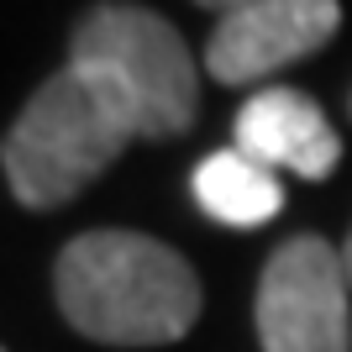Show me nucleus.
Instances as JSON below:
<instances>
[{"label":"nucleus","mask_w":352,"mask_h":352,"mask_svg":"<svg viewBox=\"0 0 352 352\" xmlns=\"http://www.w3.org/2000/svg\"><path fill=\"white\" fill-rule=\"evenodd\" d=\"M195 200L221 226H263L284 210V184L242 147H221L195 168Z\"/></svg>","instance_id":"obj_7"},{"label":"nucleus","mask_w":352,"mask_h":352,"mask_svg":"<svg viewBox=\"0 0 352 352\" xmlns=\"http://www.w3.org/2000/svg\"><path fill=\"white\" fill-rule=\"evenodd\" d=\"M74 69L95 74L132 116L137 137L190 132L200 105V69L190 47L158 11L132 0H105L74 27Z\"/></svg>","instance_id":"obj_3"},{"label":"nucleus","mask_w":352,"mask_h":352,"mask_svg":"<svg viewBox=\"0 0 352 352\" xmlns=\"http://www.w3.org/2000/svg\"><path fill=\"white\" fill-rule=\"evenodd\" d=\"M263 352H352V284L326 236H289L258 279Z\"/></svg>","instance_id":"obj_4"},{"label":"nucleus","mask_w":352,"mask_h":352,"mask_svg":"<svg viewBox=\"0 0 352 352\" xmlns=\"http://www.w3.org/2000/svg\"><path fill=\"white\" fill-rule=\"evenodd\" d=\"M342 27L337 0H248L216 21L206 69L216 85H258L268 74L321 53Z\"/></svg>","instance_id":"obj_5"},{"label":"nucleus","mask_w":352,"mask_h":352,"mask_svg":"<svg viewBox=\"0 0 352 352\" xmlns=\"http://www.w3.org/2000/svg\"><path fill=\"white\" fill-rule=\"evenodd\" d=\"M132 137L137 126L126 105L95 74L69 63L21 105L0 147V168L27 210H58L85 184H95Z\"/></svg>","instance_id":"obj_2"},{"label":"nucleus","mask_w":352,"mask_h":352,"mask_svg":"<svg viewBox=\"0 0 352 352\" xmlns=\"http://www.w3.org/2000/svg\"><path fill=\"white\" fill-rule=\"evenodd\" d=\"M0 352H6V347H0Z\"/></svg>","instance_id":"obj_10"},{"label":"nucleus","mask_w":352,"mask_h":352,"mask_svg":"<svg viewBox=\"0 0 352 352\" xmlns=\"http://www.w3.org/2000/svg\"><path fill=\"white\" fill-rule=\"evenodd\" d=\"M63 321L105 347H163L200 316V279L174 248L142 232H85L53 268Z\"/></svg>","instance_id":"obj_1"},{"label":"nucleus","mask_w":352,"mask_h":352,"mask_svg":"<svg viewBox=\"0 0 352 352\" xmlns=\"http://www.w3.org/2000/svg\"><path fill=\"white\" fill-rule=\"evenodd\" d=\"M195 6H210V11L226 16V11H236V6H248V0H195Z\"/></svg>","instance_id":"obj_8"},{"label":"nucleus","mask_w":352,"mask_h":352,"mask_svg":"<svg viewBox=\"0 0 352 352\" xmlns=\"http://www.w3.org/2000/svg\"><path fill=\"white\" fill-rule=\"evenodd\" d=\"M236 147L263 168H289L300 179H326L342 158V142L321 105L300 89H258L236 111Z\"/></svg>","instance_id":"obj_6"},{"label":"nucleus","mask_w":352,"mask_h":352,"mask_svg":"<svg viewBox=\"0 0 352 352\" xmlns=\"http://www.w3.org/2000/svg\"><path fill=\"white\" fill-rule=\"evenodd\" d=\"M342 263H347V284H352V232H347V242H342Z\"/></svg>","instance_id":"obj_9"}]
</instances>
